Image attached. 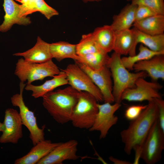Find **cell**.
I'll list each match as a JSON object with an SVG mask.
<instances>
[{
  "label": "cell",
  "mask_w": 164,
  "mask_h": 164,
  "mask_svg": "<svg viewBox=\"0 0 164 164\" xmlns=\"http://www.w3.org/2000/svg\"><path fill=\"white\" fill-rule=\"evenodd\" d=\"M106 66L109 68L113 78L112 94L115 103H121L123 92L134 87L138 78L148 76L144 71L130 72L123 65L121 56L114 52L110 56Z\"/></svg>",
  "instance_id": "obj_3"
},
{
  "label": "cell",
  "mask_w": 164,
  "mask_h": 164,
  "mask_svg": "<svg viewBox=\"0 0 164 164\" xmlns=\"http://www.w3.org/2000/svg\"><path fill=\"white\" fill-rule=\"evenodd\" d=\"M162 87L156 82H149L144 78H139L136 81L134 87L128 88L123 92L121 100L129 101H149L155 98H161L159 91Z\"/></svg>",
  "instance_id": "obj_9"
},
{
  "label": "cell",
  "mask_w": 164,
  "mask_h": 164,
  "mask_svg": "<svg viewBox=\"0 0 164 164\" xmlns=\"http://www.w3.org/2000/svg\"><path fill=\"white\" fill-rule=\"evenodd\" d=\"M89 76L94 83L100 90L104 103L114 102L112 94L113 84L109 68L106 66L98 70H93L84 64L75 62Z\"/></svg>",
  "instance_id": "obj_12"
},
{
  "label": "cell",
  "mask_w": 164,
  "mask_h": 164,
  "mask_svg": "<svg viewBox=\"0 0 164 164\" xmlns=\"http://www.w3.org/2000/svg\"><path fill=\"white\" fill-rule=\"evenodd\" d=\"M76 50L78 56L103 51L96 43L92 32L82 36L79 42L76 45Z\"/></svg>",
  "instance_id": "obj_27"
},
{
  "label": "cell",
  "mask_w": 164,
  "mask_h": 164,
  "mask_svg": "<svg viewBox=\"0 0 164 164\" xmlns=\"http://www.w3.org/2000/svg\"><path fill=\"white\" fill-rule=\"evenodd\" d=\"M158 108V120L160 126L164 131V101L162 98H155Z\"/></svg>",
  "instance_id": "obj_33"
},
{
  "label": "cell",
  "mask_w": 164,
  "mask_h": 164,
  "mask_svg": "<svg viewBox=\"0 0 164 164\" xmlns=\"http://www.w3.org/2000/svg\"><path fill=\"white\" fill-rule=\"evenodd\" d=\"M60 72L52 60L42 63H30L21 58L16 64L14 74L20 82L27 81V84L33 81L42 80L48 77H53Z\"/></svg>",
  "instance_id": "obj_4"
},
{
  "label": "cell",
  "mask_w": 164,
  "mask_h": 164,
  "mask_svg": "<svg viewBox=\"0 0 164 164\" xmlns=\"http://www.w3.org/2000/svg\"><path fill=\"white\" fill-rule=\"evenodd\" d=\"M164 54H159L152 58L135 63L133 70L136 72H145L153 81L159 79L164 80Z\"/></svg>",
  "instance_id": "obj_15"
},
{
  "label": "cell",
  "mask_w": 164,
  "mask_h": 164,
  "mask_svg": "<svg viewBox=\"0 0 164 164\" xmlns=\"http://www.w3.org/2000/svg\"><path fill=\"white\" fill-rule=\"evenodd\" d=\"M36 8L37 12L44 15L48 19L59 14L56 10L48 5L44 0H36Z\"/></svg>",
  "instance_id": "obj_29"
},
{
  "label": "cell",
  "mask_w": 164,
  "mask_h": 164,
  "mask_svg": "<svg viewBox=\"0 0 164 164\" xmlns=\"http://www.w3.org/2000/svg\"><path fill=\"white\" fill-rule=\"evenodd\" d=\"M79 92L70 86L50 91L42 97L43 105L56 122L65 124L71 121Z\"/></svg>",
  "instance_id": "obj_2"
},
{
  "label": "cell",
  "mask_w": 164,
  "mask_h": 164,
  "mask_svg": "<svg viewBox=\"0 0 164 164\" xmlns=\"http://www.w3.org/2000/svg\"><path fill=\"white\" fill-rule=\"evenodd\" d=\"M97 102L90 93L84 91L79 92L78 100L70 121L74 127L88 129L91 127L98 112Z\"/></svg>",
  "instance_id": "obj_5"
},
{
  "label": "cell",
  "mask_w": 164,
  "mask_h": 164,
  "mask_svg": "<svg viewBox=\"0 0 164 164\" xmlns=\"http://www.w3.org/2000/svg\"><path fill=\"white\" fill-rule=\"evenodd\" d=\"M3 6L5 15L4 21L0 25V32L7 31L15 24L27 26L31 23L30 17H19L21 5L13 0H4Z\"/></svg>",
  "instance_id": "obj_14"
},
{
  "label": "cell",
  "mask_w": 164,
  "mask_h": 164,
  "mask_svg": "<svg viewBox=\"0 0 164 164\" xmlns=\"http://www.w3.org/2000/svg\"><path fill=\"white\" fill-rule=\"evenodd\" d=\"M137 5L135 13V22L158 15L146 6L142 5Z\"/></svg>",
  "instance_id": "obj_31"
},
{
  "label": "cell",
  "mask_w": 164,
  "mask_h": 164,
  "mask_svg": "<svg viewBox=\"0 0 164 164\" xmlns=\"http://www.w3.org/2000/svg\"><path fill=\"white\" fill-rule=\"evenodd\" d=\"M3 129V124L0 122V132H2Z\"/></svg>",
  "instance_id": "obj_36"
},
{
  "label": "cell",
  "mask_w": 164,
  "mask_h": 164,
  "mask_svg": "<svg viewBox=\"0 0 164 164\" xmlns=\"http://www.w3.org/2000/svg\"><path fill=\"white\" fill-rule=\"evenodd\" d=\"M115 32V39L113 50L120 55L133 56L135 55L137 45L132 29Z\"/></svg>",
  "instance_id": "obj_18"
},
{
  "label": "cell",
  "mask_w": 164,
  "mask_h": 164,
  "mask_svg": "<svg viewBox=\"0 0 164 164\" xmlns=\"http://www.w3.org/2000/svg\"><path fill=\"white\" fill-rule=\"evenodd\" d=\"M14 56H22L26 61L33 63H42L52 60L50 50V44L47 43L39 36L37 42L31 49L22 53H17Z\"/></svg>",
  "instance_id": "obj_16"
},
{
  "label": "cell",
  "mask_w": 164,
  "mask_h": 164,
  "mask_svg": "<svg viewBox=\"0 0 164 164\" xmlns=\"http://www.w3.org/2000/svg\"><path fill=\"white\" fill-rule=\"evenodd\" d=\"M78 144L74 139L60 142L37 164H62L66 160H76L79 157L77 154Z\"/></svg>",
  "instance_id": "obj_13"
},
{
  "label": "cell",
  "mask_w": 164,
  "mask_h": 164,
  "mask_svg": "<svg viewBox=\"0 0 164 164\" xmlns=\"http://www.w3.org/2000/svg\"><path fill=\"white\" fill-rule=\"evenodd\" d=\"M2 124L3 129L0 137V143H17L23 136V125L19 113L12 108L6 109Z\"/></svg>",
  "instance_id": "obj_11"
},
{
  "label": "cell",
  "mask_w": 164,
  "mask_h": 164,
  "mask_svg": "<svg viewBox=\"0 0 164 164\" xmlns=\"http://www.w3.org/2000/svg\"><path fill=\"white\" fill-rule=\"evenodd\" d=\"M61 70L58 74L53 77L52 79L46 80L43 84L38 86L27 84L24 89L26 91H31L32 95L35 98L42 97L45 94L53 91L56 88L68 84L65 73Z\"/></svg>",
  "instance_id": "obj_19"
},
{
  "label": "cell",
  "mask_w": 164,
  "mask_h": 164,
  "mask_svg": "<svg viewBox=\"0 0 164 164\" xmlns=\"http://www.w3.org/2000/svg\"><path fill=\"white\" fill-rule=\"evenodd\" d=\"M92 33L96 43L102 51L108 53L113 50L115 32L111 25L97 27Z\"/></svg>",
  "instance_id": "obj_20"
},
{
  "label": "cell",
  "mask_w": 164,
  "mask_h": 164,
  "mask_svg": "<svg viewBox=\"0 0 164 164\" xmlns=\"http://www.w3.org/2000/svg\"><path fill=\"white\" fill-rule=\"evenodd\" d=\"M127 1H132V0H126Z\"/></svg>",
  "instance_id": "obj_37"
},
{
  "label": "cell",
  "mask_w": 164,
  "mask_h": 164,
  "mask_svg": "<svg viewBox=\"0 0 164 164\" xmlns=\"http://www.w3.org/2000/svg\"><path fill=\"white\" fill-rule=\"evenodd\" d=\"M134 27L145 33L157 35L164 34V15H156L135 22Z\"/></svg>",
  "instance_id": "obj_22"
},
{
  "label": "cell",
  "mask_w": 164,
  "mask_h": 164,
  "mask_svg": "<svg viewBox=\"0 0 164 164\" xmlns=\"http://www.w3.org/2000/svg\"><path fill=\"white\" fill-rule=\"evenodd\" d=\"M132 3L137 5L146 6L157 14L164 15V0H132Z\"/></svg>",
  "instance_id": "obj_28"
},
{
  "label": "cell",
  "mask_w": 164,
  "mask_h": 164,
  "mask_svg": "<svg viewBox=\"0 0 164 164\" xmlns=\"http://www.w3.org/2000/svg\"><path fill=\"white\" fill-rule=\"evenodd\" d=\"M158 118V108L155 99L148 101L146 108L135 119L131 121L128 127L122 130L120 135L124 144V150L130 155L133 150L137 161L142 146L152 126Z\"/></svg>",
  "instance_id": "obj_1"
},
{
  "label": "cell",
  "mask_w": 164,
  "mask_h": 164,
  "mask_svg": "<svg viewBox=\"0 0 164 164\" xmlns=\"http://www.w3.org/2000/svg\"><path fill=\"white\" fill-rule=\"evenodd\" d=\"M26 85L24 82H20L19 93L13 95L11 97V100L13 106L19 108L22 125L29 131V137L34 145L45 139L44 130L45 126H43L41 128L38 127L34 112L29 109L24 102L22 95Z\"/></svg>",
  "instance_id": "obj_7"
},
{
  "label": "cell",
  "mask_w": 164,
  "mask_h": 164,
  "mask_svg": "<svg viewBox=\"0 0 164 164\" xmlns=\"http://www.w3.org/2000/svg\"><path fill=\"white\" fill-rule=\"evenodd\" d=\"M121 106V103H117L113 104L108 102L98 103V113L93 125L89 130L99 131V138H105L110 128L117 123L118 118L114 114Z\"/></svg>",
  "instance_id": "obj_10"
},
{
  "label": "cell",
  "mask_w": 164,
  "mask_h": 164,
  "mask_svg": "<svg viewBox=\"0 0 164 164\" xmlns=\"http://www.w3.org/2000/svg\"><path fill=\"white\" fill-rule=\"evenodd\" d=\"M110 57L108 53L101 51L78 56V60L75 61L82 63L92 70H98L107 66Z\"/></svg>",
  "instance_id": "obj_25"
},
{
  "label": "cell",
  "mask_w": 164,
  "mask_h": 164,
  "mask_svg": "<svg viewBox=\"0 0 164 164\" xmlns=\"http://www.w3.org/2000/svg\"><path fill=\"white\" fill-rule=\"evenodd\" d=\"M137 6L132 3L128 4L122 9L119 13L114 15L111 26L115 32L130 29L135 21Z\"/></svg>",
  "instance_id": "obj_21"
},
{
  "label": "cell",
  "mask_w": 164,
  "mask_h": 164,
  "mask_svg": "<svg viewBox=\"0 0 164 164\" xmlns=\"http://www.w3.org/2000/svg\"><path fill=\"white\" fill-rule=\"evenodd\" d=\"M50 50L52 58L59 62L66 58H71L74 61L78 59L76 45L67 42L60 41L50 44Z\"/></svg>",
  "instance_id": "obj_24"
},
{
  "label": "cell",
  "mask_w": 164,
  "mask_h": 164,
  "mask_svg": "<svg viewBox=\"0 0 164 164\" xmlns=\"http://www.w3.org/2000/svg\"><path fill=\"white\" fill-rule=\"evenodd\" d=\"M84 2L87 3L89 2H99L102 0H82Z\"/></svg>",
  "instance_id": "obj_35"
},
{
  "label": "cell",
  "mask_w": 164,
  "mask_h": 164,
  "mask_svg": "<svg viewBox=\"0 0 164 164\" xmlns=\"http://www.w3.org/2000/svg\"><path fill=\"white\" fill-rule=\"evenodd\" d=\"M139 53L133 56L121 57L122 63L128 70H133L134 65L144 60L149 59L155 56L164 54V53L152 51L141 43L139 46Z\"/></svg>",
  "instance_id": "obj_26"
},
{
  "label": "cell",
  "mask_w": 164,
  "mask_h": 164,
  "mask_svg": "<svg viewBox=\"0 0 164 164\" xmlns=\"http://www.w3.org/2000/svg\"><path fill=\"white\" fill-rule=\"evenodd\" d=\"M133 29L137 45L140 43L152 51L164 53V34L152 35L141 32L134 27Z\"/></svg>",
  "instance_id": "obj_23"
},
{
  "label": "cell",
  "mask_w": 164,
  "mask_h": 164,
  "mask_svg": "<svg viewBox=\"0 0 164 164\" xmlns=\"http://www.w3.org/2000/svg\"><path fill=\"white\" fill-rule=\"evenodd\" d=\"M109 160L114 164H131L128 161L118 159L111 156L109 157Z\"/></svg>",
  "instance_id": "obj_34"
},
{
  "label": "cell",
  "mask_w": 164,
  "mask_h": 164,
  "mask_svg": "<svg viewBox=\"0 0 164 164\" xmlns=\"http://www.w3.org/2000/svg\"><path fill=\"white\" fill-rule=\"evenodd\" d=\"M60 142L52 143L44 140L38 142L26 155L16 159L15 164H36L46 156Z\"/></svg>",
  "instance_id": "obj_17"
},
{
  "label": "cell",
  "mask_w": 164,
  "mask_h": 164,
  "mask_svg": "<svg viewBox=\"0 0 164 164\" xmlns=\"http://www.w3.org/2000/svg\"><path fill=\"white\" fill-rule=\"evenodd\" d=\"M164 149V131L158 119L152 126L142 146L139 158L146 164H155L160 160Z\"/></svg>",
  "instance_id": "obj_6"
},
{
  "label": "cell",
  "mask_w": 164,
  "mask_h": 164,
  "mask_svg": "<svg viewBox=\"0 0 164 164\" xmlns=\"http://www.w3.org/2000/svg\"><path fill=\"white\" fill-rule=\"evenodd\" d=\"M146 105H133L129 107L126 110L124 114L128 120H133L137 118L142 111L147 107Z\"/></svg>",
  "instance_id": "obj_32"
},
{
  "label": "cell",
  "mask_w": 164,
  "mask_h": 164,
  "mask_svg": "<svg viewBox=\"0 0 164 164\" xmlns=\"http://www.w3.org/2000/svg\"><path fill=\"white\" fill-rule=\"evenodd\" d=\"M65 73L68 84L79 91L87 92L93 95L97 101H104L102 95L88 75L76 63L68 65L61 70Z\"/></svg>",
  "instance_id": "obj_8"
},
{
  "label": "cell",
  "mask_w": 164,
  "mask_h": 164,
  "mask_svg": "<svg viewBox=\"0 0 164 164\" xmlns=\"http://www.w3.org/2000/svg\"><path fill=\"white\" fill-rule=\"evenodd\" d=\"M22 4L19 15L22 17L37 12L36 0H15Z\"/></svg>",
  "instance_id": "obj_30"
}]
</instances>
